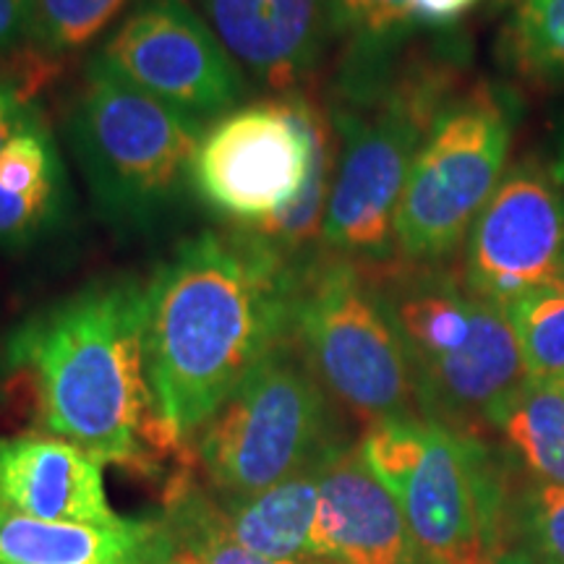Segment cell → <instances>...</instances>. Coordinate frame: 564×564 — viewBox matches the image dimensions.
<instances>
[{"instance_id": "cell-1", "label": "cell", "mask_w": 564, "mask_h": 564, "mask_svg": "<svg viewBox=\"0 0 564 564\" xmlns=\"http://www.w3.org/2000/svg\"><path fill=\"white\" fill-rule=\"evenodd\" d=\"M144 327L147 280L110 274L26 316L3 361L30 382L45 434L102 465L162 476L165 463L188 468L196 453L154 405Z\"/></svg>"}, {"instance_id": "cell-2", "label": "cell", "mask_w": 564, "mask_h": 564, "mask_svg": "<svg viewBox=\"0 0 564 564\" xmlns=\"http://www.w3.org/2000/svg\"><path fill=\"white\" fill-rule=\"evenodd\" d=\"M299 272L243 228L183 238L147 280V377L175 432L194 436L291 335Z\"/></svg>"}, {"instance_id": "cell-3", "label": "cell", "mask_w": 564, "mask_h": 564, "mask_svg": "<svg viewBox=\"0 0 564 564\" xmlns=\"http://www.w3.org/2000/svg\"><path fill=\"white\" fill-rule=\"evenodd\" d=\"M465 87L455 42L408 53L382 95L364 105L327 102L337 160L322 251L361 264L390 262L394 217L423 139Z\"/></svg>"}, {"instance_id": "cell-4", "label": "cell", "mask_w": 564, "mask_h": 564, "mask_svg": "<svg viewBox=\"0 0 564 564\" xmlns=\"http://www.w3.org/2000/svg\"><path fill=\"white\" fill-rule=\"evenodd\" d=\"M66 129L91 207L116 236H154L194 192L204 126L129 87L95 55L84 63Z\"/></svg>"}, {"instance_id": "cell-5", "label": "cell", "mask_w": 564, "mask_h": 564, "mask_svg": "<svg viewBox=\"0 0 564 564\" xmlns=\"http://www.w3.org/2000/svg\"><path fill=\"white\" fill-rule=\"evenodd\" d=\"M364 463L403 510L419 564H494L505 481L478 436L411 415L366 426Z\"/></svg>"}, {"instance_id": "cell-6", "label": "cell", "mask_w": 564, "mask_h": 564, "mask_svg": "<svg viewBox=\"0 0 564 564\" xmlns=\"http://www.w3.org/2000/svg\"><path fill=\"white\" fill-rule=\"evenodd\" d=\"M345 444L333 398L288 335L196 432L194 453L220 505H232L272 489Z\"/></svg>"}, {"instance_id": "cell-7", "label": "cell", "mask_w": 564, "mask_h": 564, "mask_svg": "<svg viewBox=\"0 0 564 564\" xmlns=\"http://www.w3.org/2000/svg\"><path fill=\"white\" fill-rule=\"evenodd\" d=\"M291 340L329 398L366 426L421 415L405 348L361 262L322 251L299 274Z\"/></svg>"}, {"instance_id": "cell-8", "label": "cell", "mask_w": 564, "mask_h": 564, "mask_svg": "<svg viewBox=\"0 0 564 564\" xmlns=\"http://www.w3.org/2000/svg\"><path fill=\"white\" fill-rule=\"evenodd\" d=\"M518 100L491 82H470L440 112L408 175L394 251L415 264H442L460 249L497 192L510 160Z\"/></svg>"}, {"instance_id": "cell-9", "label": "cell", "mask_w": 564, "mask_h": 564, "mask_svg": "<svg viewBox=\"0 0 564 564\" xmlns=\"http://www.w3.org/2000/svg\"><path fill=\"white\" fill-rule=\"evenodd\" d=\"M337 152L329 110L306 91L246 102L204 129L194 194L230 228H262L291 209Z\"/></svg>"}, {"instance_id": "cell-10", "label": "cell", "mask_w": 564, "mask_h": 564, "mask_svg": "<svg viewBox=\"0 0 564 564\" xmlns=\"http://www.w3.org/2000/svg\"><path fill=\"white\" fill-rule=\"evenodd\" d=\"M95 58L204 129L249 95V76L192 0H137L105 34Z\"/></svg>"}, {"instance_id": "cell-11", "label": "cell", "mask_w": 564, "mask_h": 564, "mask_svg": "<svg viewBox=\"0 0 564 564\" xmlns=\"http://www.w3.org/2000/svg\"><path fill=\"white\" fill-rule=\"evenodd\" d=\"M564 267V199L546 162L525 158L505 171L465 238L463 282L505 306L518 295L556 288Z\"/></svg>"}, {"instance_id": "cell-12", "label": "cell", "mask_w": 564, "mask_h": 564, "mask_svg": "<svg viewBox=\"0 0 564 564\" xmlns=\"http://www.w3.org/2000/svg\"><path fill=\"white\" fill-rule=\"evenodd\" d=\"M243 74L272 95L306 91L335 45L327 0H192Z\"/></svg>"}, {"instance_id": "cell-13", "label": "cell", "mask_w": 564, "mask_h": 564, "mask_svg": "<svg viewBox=\"0 0 564 564\" xmlns=\"http://www.w3.org/2000/svg\"><path fill=\"white\" fill-rule=\"evenodd\" d=\"M308 554L322 564H419L403 510L358 444H345L324 463Z\"/></svg>"}, {"instance_id": "cell-14", "label": "cell", "mask_w": 564, "mask_h": 564, "mask_svg": "<svg viewBox=\"0 0 564 564\" xmlns=\"http://www.w3.org/2000/svg\"><path fill=\"white\" fill-rule=\"evenodd\" d=\"M105 465L51 434L0 440V510L58 523L123 525L108 502Z\"/></svg>"}, {"instance_id": "cell-15", "label": "cell", "mask_w": 564, "mask_h": 564, "mask_svg": "<svg viewBox=\"0 0 564 564\" xmlns=\"http://www.w3.org/2000/svg\"><path fill=\"white\" fill-rule=\"evenodd\" d=\"M171 554L165 520L87 525L0 510V564H158Z\"/></svg>"}, {"instance_id": "cell-16", "label": "cell", "mask_w": 564, "mask_h": 564, "mask_svg": "<svg viewBox=\"0 0 564 564\" xmlns=\"http://www.w3.org/2000/svg\"><path fill=\"white\" fill-rule=\"evenodd\" d=\"M70 202L66 162L37 118L0 150V249L19 253L45 241L68 220Z\"/></svg>"}, {"instance_id": "cell-17", "label": "cell", "mask_w": 564, "mask_h": 564, "mask_svg": "<svg viewBox=\"0 0 564 564\" xmlns=\"http://www.w3.org/2000/svg\"><path fill=\"white\" fill-rule=\"evenodd\" d=\"M327 6L340 45L329 102H371L390 87L421 30L411 0H327Z\"/></svg>"}, {"instance_id": "cell-18", "label": "cell", "mask_w": 564, "mask_h": 564, "mask_svg": "<svg viewBox=\"0 0 564 564\" xmlns=\"http://www.w3.org/2000/svg\"><path fill=\"white\" fill-rule=\"evenodd\" d=\"M327 460L329 455L246 502L220 505L225 533L238 546L270 560H312L308 539L319 507L322 468Z\"/></svg>"}, {"instance_id": "cell-19", "label": "cell", "mask_w": 564, "mask_h": 564, "mask_svg": "<svg viewBox=\"0 0 564 564\" xmlns=\"http://www.w3.org/2000/svg\"><path fill=\"white\" fill-rule=\"evenodd\" d=\"M494 432L539 484L564 486V384H523L494 413Z\"/></svg>"}, {"instance_id": "cell-20", "label": "cell", "mask_w": 564, "mask_h": 564, "mask_svg": "<svg viewBox=\"0 0 564 564\" xmlns=\"http://www.w3.org/2000/svg\"><path fill=\"white\" fill-rule=\"evenodd\" d=\"M499 58L533 87L564 84V0L514 6L499 34Z\"/></svg>"}, {"instance_id": "cell-21", "label": "cell", "mask_w": 564, "mask_h": 564, "mask_svg": "<svg viewBox=\"0 0 564 564\" xmlns=\"http://www.w3.org/2000/svg\"><path fill=\"white\" fill-rule=\"evenodd\" d=\"M520 358L533 382L564 384V291L539 288L505 303Z\"/></svg>"}, {"instance_id": "cell-22", "label": "cell", "mask_w": 564, "mask_h": 564, "mask_svg": "<svg viewBox=\"0 0 564 564\" xmlns=\"http://www.w3.org/2000/svg\"><path fill=\"white\" fill-rule=\"evenodd\" d=\"M137 0H34L26 42L66 58L105 37Z\"/></svg>"}, {"instance_id": "cell-23", "label": "cell", "mask_w": 564, "mask_h": 564, "mask_svg": "<svg viewBox=\"0 0 564 564\" xmlns=\"http://www.w3.org/2000/svg\"><path fill=\"white\" fill-rule=\"evenodd\" d=\"M525 549L546 564H564V486L535 481L520 497Z\"/></svg>"}, {"instance_id": "cell-24", "label": "cell", "mask_w": 564, "mask_h": 564, "mask_svg": "<svg viewBox=\"0 0 564 564\" xmlns=\"http://www.w3.org/2000/svg\"><path fill=\"white\" fill-rule=\"evenodd\" d=\"M32 97V91L26 89V84L13 70L11 61H0V150L19 131L37 121Z\"/></svg>"}, {"instance_id": "cell-25", "label": "cell", "mask_w": 564, "mask_h": 564, "mask_svg": "<svg viewBox=\"0 0 564 564\" xmlns=\"http://www.w3.org/2000/svg\"><path fill=\"white\" fill-rule=\"evenodd\" d=\"M478 3L481 0H411V11L419 26L447 32L470 11H476Z\"/></svg>"}, {"instance_id": "cell-26", "label": "cell", "mask_w": 564, "mask_h": 564, "mask_svg": "<svg viewBox=\"0 0 564 564\" xmlns=\"http://www.w3.org/2000/svg\"><path fill=\"white\" fill-rule=\"evenodd\" d=\"M34 0H0V55L26 42Z\"/></svg>"}, {"instance_id": "cell-27", "label": "cell", "mask_w": 564, "mask_h": 564, "mask_svg": "<svg viewBox=\"0 0 564 564\" xmlns=\"http://www.w3.org/2000/svg\"><path fill=\"white\" fill-rule=\"evenodd\" d=\"M546 171L552 175L556 192L564 199V108L556 112L552 126V154H549Z\"/></svg>"}, {"instance_id": "cell-28", "label": "cell", "mask_w": 564, "mask_h": 564, "mask_svg": "<svg viewBox=\"0 0 564 564\" xmlns=\"http://www.w3.org/2000/svg\"><path fill=\"white\" fill-rule=\"evenodd\" d=\"M494 564H546V562H541L531 549L523 546V549H512V552H502Z\"/></svg>"}, {"instance_id": "cell-29", "label": "cell", "mask_w": 564, "mask_h": 564, "mask_svg": "<svg viewBox=\"0 0 564 564\" xmlns=\"http://www.w3.org/2000/svg\"><path fill=\"white\" fill-rule=\"evenodd\" d=\"M489 3H491V9H507V6L514 9V6L525 3V0H489Z\"/></svg>"}, {"instance_id": "cell-30", "label": "cell", "mask_w": 564, "mask_h": 564, "mask_svg": "<svg viewBox=\"0 0 564 564\" xmlns=\"http://www.w3.org/2000/svg\"><path fill=\"white\" fill-rule=\"evenodd\" d=\"M158 564H183V562H181L175 554H171V556H167V560H162V562H158Z\"/></svg>"}, {"instance_id": "cell-31", "label": "cell", "mask_w": 564, "mask_h": 564, "mask_svg": "<svg viewBox=\"0 0 564 564\" xmlns=\"http://www.w3.org/2000/svg\"><path fill=\"white\" fill-rule=\"evenodd\" d=\"M556 288H562L564 291V267H562V274H560V282H556Z\"/></svg>"}, {"instance_id": "cell-32", "label": "cell", "mask_w": 564, "mask_h": 564, "mask_svg": "<svg viewBox=\"0 0 564 564\" xmlns=\"http://www.w3.org/2000/svg\"><path fill=\"white\" fill-rule=\"evenodd\" d=\"M3 364H6V361H0V371H3Z\"/></svg>"}]
</instances>
